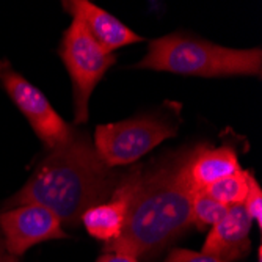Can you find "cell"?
<instances>
[{
	"label": "cell",
	"mask_w": 262,
	"mask_h": 262,
	"mask_svg": "<svg viewBox=\"0 0 262 262\" xmlns=\"http://www.w3.org/2000/svg\"><path fill=\"white\" fill-rule=\"evenodd\" d=\"M193 151L195 148L176 152L151 170L138 171L123 231L118 239L104 245V253H124L149 260L188 231L196 192L188 179Z\"/></svg>",
	"instance_id": "6da1fadb"
},
{
	"label": "cell",
	"mask_w": 262,
	"mask_h": 262,
	"mask_svg": "<svg viewBox=\"0 0 262 262\" xmlns=\"http://www.w3.org/2000/svg\"><path fill=\"white\" fill-rule=\"evenodd\" d=\"M124 176L104 163L85 134L74 130L66 143L39 162L8 207L39 204L52 210L61 223L76 226L90 207L110 200Z\"/></svg>",
	"instance_id": "7a4b0ae2"
},
{
	"label": "cell",
	"mask_w": 262,
	"mask_h": 262,
	"mask_svg": "<svg viewBox=\"0 0 262 262\" xmlns=\"http://www.w3.org/2000/svg\"><path fill=\"white\" fill-rule=\"evenodd\" d=\"M137 68L196 77L260 76L262 51L260 47L229 49L206 39L171 33L152 39Z\"/></svg>",
	"instance_id": "3957f363"
},
{
	"label": "cell",
	"mask_w": 262,
	"mask_h": 262,
	"mask_svg": "<svg viewBox=\"0 0 262 262\" xmlns=\"http://www.w3.org/2000/svg\"><path fill=\"white\" fill-rule=\"evenodd\" d=\"M60 57L73 80L74 121L76 124L86 123L91 93L107 71L116 63V57L102 49L76 17L63 33Z\"/></svg>",
	"instance_id": "277c9868"
},
{
	"label": "cell",
	"mask_w": 262,
	"mask_h": 262,
	"mask_svg": "<svg viewBox=\"0 0 262 262\" xmlns=\"http://www.w3.org/2000/svg\"><path fill=\"white\" fill-rule=\"evenodd\" d=\"M176 132V127L163 116H140L98 126L93 145L104 163L116 168L138 160Z\"/></svg>",
	"instance_id": "5b68a950"
},
{
	"label": "cell",
	"mask_w": 262,
	"mask_h": 262,
	"mask_svg": "<svg viewBox=\"0 0 262 262\" xmlns=\"http://www.w3.org/2000/svg\"><path fill=\"white\" fill-rule=\"evenodd\" d=\"M0 85L47 148L54 149L71 138L74 129L55 112L42 91L16 73L7 60H0Z\"/></svg>",
	"instance_id": "8992f818"
},
{
	"label": "cell",
	"mask_w": 262,
	"mask_h": 262,
	"mask_svg": "<svg viewBox=\"0 0 262 262\" xmlns=\"http://www.w3.org/2000/svg\"><path fill=\"white\" fill-rule=\"evenodd\" d=\"M0 232L4 245L13 257H19L32 247L55 239H66L60 219L39 204H22L0 213Z\"/></svg>",
	"instance_id": "52a82bcc"
},
{
	"label": "cell",
	"mask_w": 262,
	"mask_h": 262,
	"mask_svg": "<svg viewBox=\"0 0 262 262\" xmlns=\"http://www.w3.org/2000/svg\"><path fill=\"white\" fill-rule=\"evenodd\" d=\"M251 223L253 220L244 204L231 206L225 217L210 228L201 253L219 262H235L244 259L251 251Z\"/></svg>",
	"instance_id": "ba28073f"
},
{
	"label": "cell",
	"mask_w": 262,
	"mask_h": 262,
	"mask_svg": "<svg viewBox=\"0 0 262 262\" xmlns=\"http://www.w3.org/2000/svg\"><path fill=\"white\" fill-rule=\"evenodd\" d=\"M138 171L140 168L126 173L123 182L116 187L110 200L90 207L82 215L80 223H83L86 232L93 235L94 239L102 241L104 244H110L120 237L126 222V213Z\"/></svg>",
	"instance_id": "9c48e42d"
},
{
	"label": "cell",
	"mask_w": 262,
	"mask_h": 262,
	"mask_svg": "<svg viewBox=\"0 0 262 262\" xmlns=\"http://www.w3.org/2000/svg\"><path fill=\"white\" fill-rule=\"evenodd\" d=\"M63 8L79 19L91 38L110 54L120 47L143 41L140 35L124 26L118 17L86 0H68L63 2Z\"/></svg>",
	"instance_id": "30bf717a"
},
{
	"label": "cell",
	"mask_w": 262,
	"mask_h": 262,
	"mask_svg": "<svg viewBox=\"0 0 262 262\" xmlns=\"http://www.w3.org/2000/svg\"><path fill=\"white\" fill-rule=\"evenodd\" d=\"M242 170L231 146H196L188 162V179L195 190H203L235 171Z\"/></svg>",
	"instance_id": "8fae6325"
},
{
	"label": "cell",
	"mask_w": 262,
	"mask_h": 262,
	"mask_svg": "<svg viewBox=\"0 0 262 262\" xmlns=\"http://www.w3.org/2000/svg\"><path fill=\"white\" fill-rule=\"evenodd\" d=\"M250 171L239 170L217 182L210 184L209 187L203 188L204 192L213 198L215 201L231 207L237 204H244L247 193H248V184H250Z\"/></svg>",
	"instance_id": "7c38bea8"
},
{
	"label": "cell",
	"mask_w": 262,
	"mask_h": 262,
	"mask_svg": "<svg viewBox=\"0 0 262 262\" xmlns=\"http://www.w3.org/2000/svg\"><path fill=\"white\" fill-rule=\"evenodd\" d=\"M228 209V206L210 198L204 190H196L192 198V226L206 231L222 220Z\"/></svg>",
	"instance_id": "4fadbf2b"
},
{
	"label": "cell",
	"mask_w": 262,
	"mask_h": 262,
	"mask_svg": "<svg viewBox=\"0 0 262 262\" xmlns=\"http://www.w3.org/2000/svg\"><path fill=\"white\" fill-rule=\"evenodd\" d=\"M244 207L251 220L257 223V228L260 229L262 226V188L254 179V176H250V184H248V193L244 201Z\"/></svg>",
	"instance_id": "5bb4252c"
},
{
	"label": "cell",
	"mask_w": 262,
	"mask_h": 262,
	"mask_svg": "<svg viewBox=\"0 0 262 262\" xmlns=\"http://www.w3.org/2000/svg\"><path fill=\"white\" fill-rule=\"evenodd\" d=\"M163 262H219L204 253L192 251V250H184V248H174L168 253L166 259Z\"/></svg>",
	"instance_id": "9a60e30c"
},
{
	"label": "cell",
	"mask_w": 262,
	"mask_h": 262,
	"mask_svg": "<svg viewBox=\"0 0 262 262\" xmlns=\"http://www.w3.org/2000/svg\"><path fill=\"white\" fill-rule=\"evenodd\" d=\"M96 262H138V259L124 253H104Z\"/></svg>",
	"instance_id": "2e32d148"
},
{
	"label": "cell",
	"mask_w": 262,
	"mask_h": 262,
	"mask_svg": "<svg viewBox=\"0 0 262 262\" xmlns=\"http://www.w3.org/2000/svg\"><path fill=\"white\" fill-rule=\"evenodd\" d=\"M0 262H16V257H13L7 251V248L4 245V241H2V237H0Z\"/></svg>",
	"instance_id": "e0dca14e"
}]
</instances>
